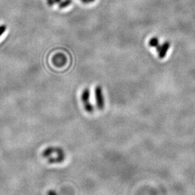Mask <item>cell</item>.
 <instances>
[{
    "label": "cell",
    "instance_id": "obj_1",
    "mask_svg": "<svg viewBox=\"0 0 195 195\" xmlns=\"http://www.w3.org/2000/svg\"><path fill=\"white\" fill-rule=\"evenodd\" d=\"M90 90L88 88H85L82 93L81 99L85 111L88 112L89 114H93L94 111V107L90 103Z\"/></svg>",
    "mask_w": 195,
    "mask_h": 195
},
{
    "label": "cell",
    "instance_id": "obj_2",
    "mask_svg": "<svg viewBox=\"0 0 195 195\" xmlns=\"http://www.w3.org/2000/svg\"><path fill=\"white\" fill-rule=\"evenodd\" d=\"M95 97L97 108L100 111L104 109L105 107V98L103 94L102 88L100 86H97L95 89Z\"/></svg>",
    "mask_w": 195,
    "mask_h": 195
},
{
    "label": "cell",
    "instance_id": "obj_3",
    "mask_svg": "<svg viewBox=\"0 0 195 195\" xmlns=\"http://www.w3.org/2000/svg\"><path fill=\"white\" fill-rule=\"evenodd\" d=\"M171 47L170 41L163 42L161 45H159L156 48V51L158 52V57L160 59H164L166 56L168 51Z\"/></svg>",
    "mask_w": 195,
    "mask_h": 195
},
{
    "label": "cell",
    "instance_id": "obj_4",
    "mask_svg": "<svg viewBox=\"0 0 195 195\" xmlns=\"http://www.w3.org/2000/svg\"><path fill=\"white\" fill-rule=\"evenodd\" d=\"M67 62V57L63 54L59 53L52 58V63L56 67H62Z\"/></svg>",
    "mask_w": 195,
    "mask_h": 195
},
{
    "label": "cell",
    "instance_id": "obj_5",
    "mask_svg": "<svg viewBox=\"0 0 195 195\" xmlns=\"http://www.w3.org/2000/svg\"><path fill=\"white\" fill-rule=\"evenodd\" d=\"M148 45L150 47H152V48H157L160 44H159V39L158 38V37H152V38H150L148 42Z\"/></svg>",
    "mask_w": 195,
    "mask_h": 195
},
{
    "label": "cell",
    "instance_id": "obj_6",
    "mask_svg": "<svg viewBox=\"0 0 195 195\" xmlns=\"http://www.w3.org/2000/svg\"><path fill=\"white\" fill-rule=\"evenodd\" d=\"M72 2V0H64V1L60 2L59 3V8L61 9L65 8H67V7L69 6L70 4H71Z\"/></svg>",
    "mask_w": 195,
    "mask_h": 195
},
{
    "label": "cell",
    "instance_id": "obj_7",
    "mask_svg": "<svg viewBox=\"0 0 195 195\" xmlns=\"http://www.w3.org/2000/svg\"><path fill=\"white\" fill-rule=\"evenodd\" d=\"M7 30V26L4 25H2L0 26V36H2V35H3V33L4 32L6 31Z\"/></svg>",
    "mask_w": 195,
    "mask_h": 195
},
{
    "label": "cell",
    "instance_id": "obj_8",
    "mask_svg": "<svg viewBox=\"0 0 195 195\" xmlns=\"http://www.w3.org/2000/svg\"><path fill=\"white\" fill-rule=\"evenodd\" d=\"M47 1V3H48V4L49 6H53L54 4V0H46Z\"/></svg>",
    "mask_w": 195,
    "mask_h": 195
},
{
    "label": "cell",
    "instance_id": "obj_9",
    "mask_svg": "<svg viewBox=\"0 0 195 195\" xmlns=\"http://www.w3.org/2000/svg\"><path fill=\"white\" fill-rule=\"evenodd\" d=\"M81 2H83L84 4H88L89 2H90L89 0H81Z\"/></svg>",
    "mask_w": 195,
    "mask_h": 195
},
{
    "label": "cell",
    "instance_id": "obj_10",
    "mask_svg": "<svg viewBox=\"0 0 195 195\" xmlns=\"http://www.w3.org/2000/svg\"><path fill=\"white\" fill-rule=\"evenodd\" d=\"M61 1H62V0H54V2H56V3H59Z\"/></svg>",
    "mask_w": 195,
    "mask_h": 195
},
{
    "label": "cell",
    "instance_id": "obj_11",
    "mask_svg": "<svg viewBox=\"0 0 195 195\" xmlns=\"http://www.w3.org/2000/svg\"><path fill=\"white\" fill-rule=\"evenodd\" d=\"M94 1H95V0H89V2H93Z\"/></svg>",
    "mask_w": 195,
    "mask_h": 195
}]
</instances>
